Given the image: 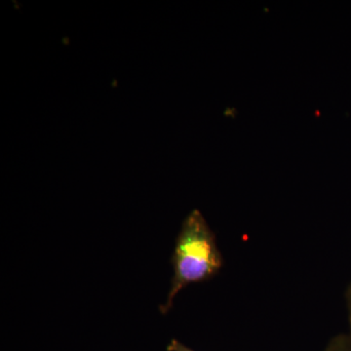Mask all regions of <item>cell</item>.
<instances>
[{
  "instance_id": "7a4b0ae2",
  "label": "cell",
  "mask_w": 351,
  "mask_h": 351,
  "mask_svg": "<svg viewBox=\"0 0 351 351\" xmlns=\"http://www.w3.org/2000/svg\"><path fill=\"white\" fill-rule=\"evenodd\" d=\"M324 351H351V337L348 334L337 335L328 343Z\"/></svg>"
},
{
  "instance_id": "277c9868",
  "label": "cell",
  "mask_w": 351,
  "mask_h": 351,
  "mask_svg": "<svg viewBox=\"0 0 351 351\" xmlns=\"http://www.w3.org/2000/svg\"><path fill=\"white\" fill-rule=\"evenodd\" d=\"M346 306H348V322H350V336L351 337V283L348 285V289H346Z\"/></svg>"
},
{
  "instance_id": "6da1fadb",
  "label": "cell",
  "mask_w": 351,
  "mask_h": 351,
  "mask_svg": "<svg viewBox=\"0 0 351 351\" xmlns=\"http://www.w3.org/2000/svg\"><path fill=\"white\" fill-rule=\"evenodd\" d=\"M174 276L165 304L160 313L172 308L178 294L189 284L210 280L221 271L223 255L217 244L216 235L197 210L191 212L182 223L173 253Z\"/></svg>"
},
{
  "instance_id": "3957f363",
  "label": "cell",
  "mask_w": 351,
  "mask_h": 351,
  "mask_svg": "<svg viewBox=\"0 0 351 351\" xmlns=\"http://www.w3.org/2000/svg\"><path fill=\"white\" fill-rule=\"evenodd\" d=\"M167 351H195L189 348V346L184 345L178 339H172V341L167 346Z\"/></svg>"
}]
</instances>
